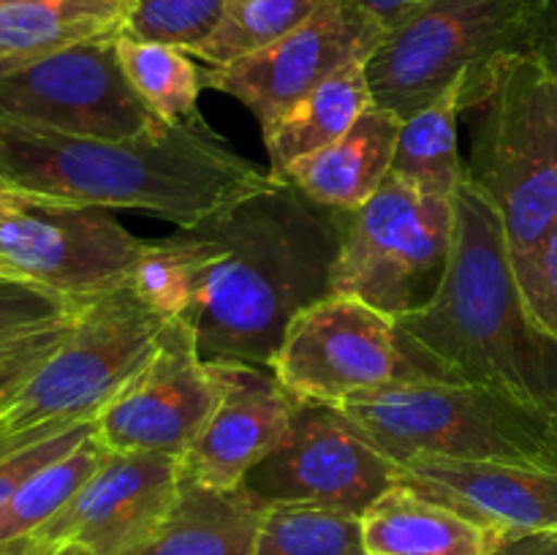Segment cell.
Returning a JSON list of instances; mask_svg holds the SVG:
<instances>
[{"instance_id": "30bf717a", "label": "cell", "mask_w": 557, "mask_h": 555, "mask_svg": "<svg viewBox=\"0 0 557 555\" xmlns=\"http://www.w3.org/2000/svg\"><path fill=\"white\" fill-rule=\"evenodd\" d=\"M112 212L41 196L11 207L0 215V278L33 283L71 303L125 286L147 239Z\"/></svg>"}, {"instance_id": "4316f807", "label": "cell", "mask_w": 557, "mask_h": 555, "mask_svg": "<svg viewBox=\"0 0 557 555\" xmlns=\"http://www.w3.org/2000/svg\"><path fill=\"white\" fill-rule=\"evenodd\" d=\"M362 550L359 517L305 504H270L250 555H348Z\"/></svg>"}, {"instance_id": "ab89813d", "label": "cell", "mask_w": 557, "mask_h": 555, "mask_svg": "<svg viewBox=\"0 0 557 555\" xmlns=\"http://www.w3.org/2000/svg\"><path fill=\"white\" fill-rule=\"evenodd\" d=\"M348 555H373V553H368V550H357V553H348Z\"/></svg>"}, {"instance_id": "44dd1931", "label": "cell", "mask_w": 557, "mask_h": 555, "mask_svg": "<svg viewBox=\"0 0 557 555\" xmlns=\"http://www.w3.org/2000/svg\"><path fill=\"white\" fill-rule=\"evenodd\" d=\"M368 107H373V90L364 60H354L261 128L272 177L281 180L294 163L346 134Z\"/></svg>"}, {"instance_id": "d590c367", "label": "cell", "mask_w": 557, "mask_h": 555, "mask_svg": "<svg viewBox=\"0 0 557 555\" xmlns=\"http://www.w3.org/2000/svg\"><path fill=\"white\" fill-rule=\"evenodd\" d=\"M424 3H430V0H359V5L384 27V33L389 30V27H395L397 22L406 20L408 14L422 9Z\"/></svg>"}, {"instance_id": "7a4b0ae2", "label": "cell", "mask_w": 557, "mask_h": 555, "mask_svg": "<svg viewBox=\"0 0 557 555\" xmlns=\"http://www.w3.org/2000/svg\"><path fill=\"white\" fill-rule=\"evenodd\" d=\"M395 321L422 379L487 386L557 419V343L528 316L504 221L468 172L444 283L433 303Z\"/></svg>"}, {"instance_id": "7402d4cb", "label": "cell", "mask_w": 557, "mask_h": 555, "mask_svg": "<svg viewBox=\"0 0 557 555\" xmlns=\"http://www.w3.org/2000/svg\"><path fill=\"white\" fill-rule=\"evenodd\" d=\"M128 0H16L0 5V71L120 33Z\"/></svg>"}, {"instance_id": "6da1fadb", "label": "cell", "mask_w": 557, "mask_h": 555, "mask_svg": "<svg viewBox=\"0 0 557 555\" xmlns=\"http://www.w3.org/2000/svg\"><path fill=\"white\" fill-rule=\"evenodd\" d=\"M346 218L270 174L261 188L180 229L196 261L183 319L201 359L272 368L292 321L332 294Z\"/></svg>"}, {"instance_id": "484cf974", "label": "cell", "mask_w": 557, "mask_h": 555, "mask_svg": "<svg viewBox=\"0 0 557 555\" xmlns=\"http://www.w3.org/2000/svg\"><path fill=\"white\" fill-rule=\"evenodd\" d=\"M324 3L326 0H226L215 30L190 54L207 69L228 65L275 44Z\"/></svg>"}, {"instance_id": "60d3db41", "label": "cell", "mask_w": 557, "mask_h": 555, "mask_svg": "<svg viewBox=\"0 0 557 555\" xmlns=\"http://www.w3.org/2000/svg\"><path fill=\"white\" fill-rule=\"evenodd\" d=\"M5 3H16V0H0V5H5Z\"/></svg>"}, {"instance_id": "7c38bea8", "label": "cell", "mask_w": 557, "mask_h": 555, "mask_svg": "<svg viewBox=\"0 0 557 555\" xmlns=\"http://www.w3.org/2000/svg\"><path fill=\"white\" fill-rule=\"evenodd\" d=\"M264 504H305L362 517L397 484V462L337 406L297 403L286 439L245 477Z\"/></svg>"}, {"instance_id": "d6986e66", "label": "cell", "mask_w": 557, "mask_h": 555, "mask_svg": "<svg viewBox=\"0 0 557 555\" xmlns=\"http://www.w3.org/2000/svg\"><path fill=\"white\" fill-rule=\"evenodd\" d=\"M400 128L395 112L373 103L346 134L294 163L281 180L332 210H359L389 177Z\"/></svg>"}, {"instance_id": "ac0fdd59", "label": "cell", "mask_w": 557, "mask_h": 555, "mask_svg": "<svg viewBox=\"0 0 557 555\" xmlns=\"http://www.w3.org/2000/svg\"><path fill=\"white\" fill-rule=\"evenodd\" d=\"M267 509L245 484L212 488L183 477L161 520L120 555H250Z\"/></svg>"}, {"instance_id": "5b68a950", "label": "cell", "mask_w": 557, "mask_h": 555, "mask_svg": "<svg viewBox=\"0 0 557 555\" xmlns=\"http://www.w3.org/2000/svg\"><path fill=\"white\" fill-rule=\"evenodd\" d=\"M468 114L466 172L498 210L517 261L557 221V76L531 49L506 54Z\"/></svg>"}, {"instance_id": "d4e9b609", "label": "cell", "mask_w": 557, "mask_h": 555, "mask_svg": "<svg viewBox=\"0 0 557 555\" xmlns=\"http://www.w3.org/2000/svg\"><path fill=\"white\" fill-rule=\"evenodd\" d=\"M107 446L92 433L82 441L74 452L60 460L49 462L41 471L33 473L3 506H0V547L25 539L47 526L65 504L76 495V490L96 473L101 466Z\"/></svg>"}, {"instance_id": "f546056e", "label": "cell", "mask_w": 557, "mask_h": 555, "mask_svg": "<svg viewBox=\"0 0 557 555\" xmlns=\"http://www.w3.org/2000/svg\"><path fill=\"white\" fill-rule=\"evenodd\" d=\"M515 264L522 305L533 324L557 343V221Z\"/></svg>"}, {"instance_id": "277c9868", "label": "cell", "mask_w": 557, "mask_h": 555, "mask_svg": "<svg viewBox=\"0 0 557 555\" xmlns=\"http://www.w3.org/2000/svg\"><path fill=\"white\" fill-rule=\"evenodd\" d=\"M337 408L395 462L433 455L557 471V419L487 386L395 381Z\"/></svg>"}, {"instance_id": "74e56055", "label": "cell", "mask_w": 557, "mask_h": 555, "mask_svg": "<svg viewBox=\"0 0 557 555\" xmlns=\"http://www.w3.org/2000/svg\"><path fill=\"white\" fill-rule=\"evenodd\" d=\"M27 199H33V194H25V190H0V215L11 210V207H20Z\"/></svg>"}, {"instance_id": "3957f363", "label": "cell", "mask_w": 557, "mask_h": 555, "mask_svg": "<svg viewBox=\"0 0 557 555\" xmlns=\"http://www.w3.org/2000/svg\"><path fill=\"white\" fill-rule=\"evenodd\" d=\"M0 174L41 199L136 210L177 229L205 221L270 180L201 118L117 141L0 123Z\"/></svg>"}, {"instance_id": "4fadbf2b", "label": "cell", "mask_w": 557, "mask_h": 555, "mask_svg": "<svg viewBox=\"0 0 557 555\" xmlns=\"http://www.w3.org/2000/svg\"><path fill=\"white\" fill-rule=\"evenodd\" d=\"M384 27L359 0H326L308 20L270 47L218 69H205V87L237 98L261 128L354 60H368Z\"/></svg>"}, {"instance_id": "83f0119b", "label": "cell", "mask_w": 557, "mask_h": 555, "mask_svg": "<svg viewBox=\"0 0 557 555\" xmlns=\"http://www.w3.org/2000/svg\"><path fill=\"white\" fill-rule=\"evenodd\" d=\"M131 288L163 319H183L196 294V261L183 232L147 239Z\"/></svg>"}, {"instance_id": "9a60e30c", "label": "cell", "mask_w": 557, "mask_h": 555, "mask_svg": "<svg viewBox=\"0 0 557 555\" xmlns=\"http://www.w3.org/2000/svg\"><path fill=\"white\" fill-rule=\"evenodd\" d=\"M180 479L177 457L107 449L74 498L30 536L79 542L96 555H120L161 520L177 495Z\"/></svg>"}, {"instance_id": "8992f818", "label": "cell", "mask_w": 557, "mask_h": 555, "mask_svg": "<svg viewBox=\"0 0 557 555\" xmlns=\"http://www.w3.org/2000/svg\"><path fill=\"white\" fill-rule=\"evenodd\" d=\"M166 321L131 283L85 299L63 341L0 400V444L92 422L145 368Z\"/></svg>"}, {"instance_id": "5bb4252c", "label": "cell", "mask_w": 557, "mask_h": 555, "mask_svg": "<svg viewBox=\"0 0 557 555\" xmlns=\"http://www.w3.org/2000/svg\"><path fill=\"white\" fill-rule=\"evenodd\" d=\"M218 403V386L185 319H169L145 368L98 411L96 435L112 452L183 460Z\"/></svg>"}, {"instance_id": "ba28073f", "label": "cell", "mask_w": 557, "mask_h": 555, "mask_svg": "<svg viewBox=\"0 0 557 555\" xmlns=\"http://www.w3.org/2000/svg\"><path fill=\"white\" fill-rule=\"evenodd\" d=\"M451 243L455 199L424 194L389 172L368 205L348 212L332 294L362 299L389 319L417 313L444 283Z\"/></svg>"}, {"instance_id": "e0dca14e", "label": "cell", "mask_w": 557, "mask_h": 555, "mask_svg": "<svg viewBox=\"0 0 557 555\" xmlns=\"http://www.w3.org/2000/svg\"><path fill=\"white\" fill-rule=\"evenodd\" d=\"M397 484L509 539L557 531V471L549 468L422 455L397 462Z\"/></svg>"}, {"instance_id": "d6a6232c", "label": "cell", "mask_w": 557, "mask_h": 555, "mask_svg": "<svg viewBox=\"0 0 557 555\" xmlns=\"http://www.w3.org/2000/svg\"><path fill=\"white\" fill-rule=\"evenodd\" d=\"M74 316L60 321V324H49L41 326V330L16 332V335L0 337V400L63 341Z\"/></svg>"}, {"instance_id": "4dcf8cb0", "label": "cell", "mask_w": 557, "mask_h": 555, "mask_svg": "<svg viewBox=\"0 0 557 555\" xmlns=\"http://www.w3.org/2000/svg\"><path fill=\"white\" fill-rule=\"evenodd\" d=\"M79 305L82 303H71L33 283L0 278V337L60 324L71 319Z\"/></svg>"}, {"instance_id": "52a82bcc", "label": "cell", "mask_w": 557, "mask_h": 555, "mask_svg": "<svg viewBox=\"0 0 557 555\" xmlns=\"http://www.w3.org/2000/svg\"><path fill=\"white\" fill-rule=\"evenodd\" d=\"M528 49V0H430L384 33L364 60L375 107L413 118L462 82V114L495 65Z\"/></svg>"}, {"instance_id": "f1b7e54d", "label": "cell", "mask_w": 557, "mask_h": 555, "mask_svg": "<svg viewBox=\"0 0 557 555\" xmlns=\"http://www.w3.org/2000/svg\"><path fill=\"white\" fill-rule=\"evenodd\" d=\"M226 0H128L123 33L194 52L215 30Z\"/></svg>"}, {"instance_id": "e575fe53", "label": "cell", "mask_w": 557, "mask_h": 555, "mask_svg": "<svg viewBox=\"0 0 557 555\" xmlns=\"http://www.w3.org/2000/svg\"><path fill=\"white\" fill-rule=\"evenodd\" d=\"M0 555H96L79 542H44V539L25 536L16 542L3 544Z\"/></svg>"}, {"instance_id": "2e32d148", "label": "cell", "mask_w": 557, "mask_h": 555, "mask_svg": "<svg viewBox=\"0 0 557 555\" xmlns=\"http://www.w3.org/2000/svg\"><path fill=\"white\" fill-rule=\"evenodd\" d=\"M207 368L218 403L180 466L183 477L196 482L237 488L286 439L297 403L270 368L248 362H207Z\"/></svg>"}, {"instance_id": "1f68e13d", "label": "cell", "mask_w": 557, "mask_h": 555, "mask_svg": "<svg viewBox=\"0 0 557 555\" xmlns=\"http://www.w3.org/2000/svg\"><path fill=\"white\" fill-rule=\"evenodd\" d=\"M96 433V424L92 422H79L71 424V428L60 430V433L44 435V439L30 441L25 446H16V449L0 455V506L33 477V473L41 471L49 462L60 460L63 455L74 452L76 446L85 439Z\"/></svg>"}, {"instance_id": "f35d334b", "label": "cell", "mask_w": 557, "mask_h": 555, "mask_svg": "<svg viewBox=\"0 0 557 555\" xmlns=\"http://www.w3.org/2000/svg\"><path fill=\"white\" fill-rule=\"evenodd\" d=\"M0 190H20V188H14V185H11L9 180H5L3 174H0Z\"/></svg>"}, {"instance_id": "cb8c5ba5", "label": "cell", "mask_w": 557, "mask_h": 555, "mask_svg": "<svg viewBox=\"0 0 557 555\" xmlns=\"http://www.w3.org/2000/svg\"><path fill=\"white\" fill-rule=\"evenodd\" d=\"M117 58L136 96L169 125L199 120V96L205 90V69L194 54L172 44L139 41L117 36Z\"/></svg>"}, {"instance_id": "ffe728a7", "label": "cell", "mask_w": 557, "mask_h": 555, "mask_svg": "<svg viewBox=\"0 0 557 555\" xmlns=\"http://www.w3.org/2000/svg\"><path fill=\"white\" fill-rule=\"evenodd\" d=\"M362 550L373 555H493L509 536L479 526L406 484L386 490L362 517Z\"/></svg>"}, {"instance_id": "9c48e42d", "label": "cell", "mask_w": 557, "mask_h": 555, "mask_svg": "<svg viewBox=\"0 0 557 555\" xmlns=\"http://www.w3.org/2000/svg\"><path fill=\"white\" fill-rule=\"evenodd\" d=\"M120 33L0 71V123L112 141L163 125L136 96L120 65Z\"/></svg>"}, {"instance_id": "8fae6325", "label": "cell", "mask_w": 557, "mask_h": 555, "mask_svg": "<svg viewBox=\"0 0 557 555\" xmlns=\"http://www.w3.org/2000/svg\"><path fill=\"white\" fill-rule=\"evenodd\" d=\"M270 370L294 403L324 406L422 379L397 321L348 294H330L302 310Z\"/></svg>"}, {"instance_id": "8d00e7d4", "label": "cell", "mask_w": 557, "mask_h": 555, "mask_svg": "<svg viewBox=\"0 0 557 555\" xmlns=\"http://www.w3.org/2000/svg\"><path fill=\"white\" fill-rule=\"evenodd\" d=\"M493 555H557V531L525 533V536L509 539Z\"/></svg>"}, {"instance_id": "603a6c76", "label": "cell", "mask_w": 557, "mask_h": 555, "mask_svg": "<svg viewBox=\"0 0 557 555\" xmlns=\"http://www.w3.org/2000/svg\"><path fill=\"white\" fill-rule=\"evenodd\" d=\"M460 118H462V82L435 98L430 107L403 120L397 136L392 174L413 188L441 199H455L466 163L460 158Z\"/></svg>"}, {"instance_id": "836d02e7", "label": "cell", "mask_w": 557, "mask_h": 555, "mask_svg": "<svg viewBox=\"0 0 557 555\" xmlns=\"http://www.w3.org/2000/svg\"><path fill=\"white\" fill-rule=\"evenodd\" d=\"M528 49L557 76V0H528Z\"/></svg>"}]
</instances>
